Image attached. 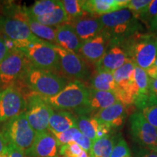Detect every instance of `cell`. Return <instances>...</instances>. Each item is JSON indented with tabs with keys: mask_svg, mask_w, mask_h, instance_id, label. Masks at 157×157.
I'll return each instance as SVG.
<instances>
[{
	"mask_svg": "<svg viewBox=\"0 0 157 157\" xmlns=\"http://www.w3.org/2000/svg\"><path fill=\"white\" fill-rule=\"evenodd\" d=\"M119 137H117V135L111 133L107 136L96 139L92 143L89 157H110Z\"/></svg>",
	"mask_w": 157,
	"mask_h": 157,
	"instance_id": "cell-24",
	"label": "cell"
},
{
	"mask_svg": "<svg viewBox=\"0 0 157 157\" xmlns=\"http://www.w3.org/2000/svg\"><path fill=\"white\" fill-rule=\"evenodd\" d=\"M127 107L118 101L111 106L98 111L93 117L99 122L109 125L113 129L120 128L126 119Z\"/></svg>",
	"mask_w": 157,
	"mask_h": 157,
	"instance_id": "cell-17",
	"label": "cell"
},
{
	"mask_svg": "<svg viewBox=\"0 0 157 157\" xmlns=\"http://www.w3.org/2000/svg\"><path fill=\"white\" fill-rule=\"evenodd\" d=\"M7 146H8V143L0 131V155L7 154Z\"/></svg>",
	"mask_w": 157,
	"mask_h": 157,
	"instance_id": "cell-40",
	"label": "cell"
},
{
	"mask_svg": "<svg viewBox=\"0 0 157 157\" xmlns=\"http://www.w3.org/2000/svg\"><path fill=\"white\" fill-rule=\"evenodd\" d=\"M61 2L65 12L67 15L68 22L71 23L76 20L82 18L85 16V14H87L82 8L83 1L64 0V1H61Z\"/></svg>",
	"mask_w": 157,
	"mask_h": 157,
	"instance_id": "cell-31",
	"label": "cell"
},
{
	"mask_svg": "<svg viewBox=\"0 0 157 157\" xmlns=\"http://www.w3.org/2000/svg\"><path fill=\"white\" fill-rule=\"evenodd\" d=\"M117 101L118 99L114 93L90 88V99L86 110V114H95L98 111L113 105Z\"/></svg>",
	"mask_w": 157,
	"mask_h": 157,
	"instance_id": "cell-21",
	"label": "cell"
},
{
	"mask_svg": "<svg viewBox=\"0 0 157 157\" xmlns=\"http://www.w3.org/2000/svg\"><path fill=\"white\" fill-rule=\"evenodd\" d=\"M68 84L67 78L62 75L39 69L29 63L17 84L42 97L51 98L58 95Z\"/></svg>",
	"mask_w": 157,
	"mask_h": 157,
	"instance_id": "cell-1",
	"label": "cell"
},
{
	"mask_svg": "<svg viewBox=\"0 0 157 157\" xmlns=\"http://www.w3.org/2000/svg\"><path fill=\"white\" fill-rule=\"evenodd\" d=\"M0 157H7V154H2L0 155Z\"/></svg>",
	"mask_w": 157,
	"mask_h": 157,
	"instance_id": "cell-44",
	"label": "cell"
},
{
	"mask_svg": "<svg viewBox=\"0 0 157 157\" xmlns=\"http://www.w3.org/2000/svg\"><path fill=\"white\" fill-rule=\"evenodd\" d=\"M60 5L61 1L57 0L36 1L34 5L27 8V13L31 18L35 21H38L48 17Z\"/></svg>",
	"mask_w": 157,
	"mask_h": 157,
	"instance_id": "cell-26",
	"label": "cell"
},
{
	"mask_svg": "<svg viewBox=\"0 0 157 157\" xmlns=\"http://www.w3.org/2000/svg\"><path fill=\"white\" fill-rule=\"evenodd\" d=\"M25 98L26 100L25 113L31 127L36 133L48 131L50 118L54 110L45 101L44 97L34 92H28Z\"/></svg>",
	"mask_w": 157,
	"mask_h": 157,
	"instance_id": "cell-7",
	"label": "cell"
},
{
	"mask_svg": "<svg viewBox=\"0 0 157 157\" xmlns=\"http://www.w3.org/2000/svg\"><path fill=\"white\" fill-rule=\"evenodd\" d=\"M111 44V39L103 31L90 40L84 42L78 54L90 63L96 64L103 58Z\"/></svg>",
	"mask_w": 157,
	"mask_h": 157,
	"instance_id": "cell-15",
	"label": "cell"
},
{
	"mask_svg": "<svg viewBox=\"0 0 157 157\" xmlns=\"http://www.w3.org/2000/svg\"><path fill=\"white\" fill-rule=\"evenodd\" d=\"M26 23L35 36L50 44L56 45L57 27L48 26V25L42 24L29 16Z\"/></svg>",
	"mask_w": 157,
	"mask_h": 157,
	"instance_id": "cell-27",
	"label": "cell"
},
{
	"mask_svg": "<svg viewBox=\"0 0 157 157\" xmlns=\"http://www.w3.org/2000/svg\"><path fill=\"white\" fill-rule=\"evenodd\" d=\"M77 117L68 111H54L49 121V129L52 133H60L76 127Z\"/></svg>",
	"mask_w": 157,
	"mask_h": 157,
	"instance_id": "cell-22",
	"label": "cell"
},
{
	"mask_svg": "<svg viewBox=\"0 0 157 157\" xmlns=\"http://www.w3.org/2000/svg\"><path fill=\"white\" fill-rule=\"evenodd\" d=\"M129 60L126 52L119 43H111L103 58L95 64L96 71L113 73Z\"/></svg>",
	"mask_w": 157,
	"mask_h": 157,
	"instance_id": "cell-16",
	"label": "cell"
},
{
	"mask_svg": "<svg viewBox=\"0 0 157 157\" xmlns=\"http://www.w3.org/2000/svg\"><path fill=\"white\" fill-rule=\"evenodd\" d=\"M54 47V44L38 39L18 50L25 55L34 67L60 75V58Z\"/></svg>",
	"mask_w": 157,
	"mask_h": 157,
	"instance_id": "cell-6",
	"label": "cell"
},
{
	"mask_svg": "<svg viewBox=\"0 0 157 157\" xmlns=\"http://www.w3.org/2000/svg\"><path fill=\"white\" fill-rule=\"evenodd\" d=\"M83 151L76 143L70 142L60 147L59 155L66 157H76L79 156Z\"/></svg>",
	"mask_w": 157,
	"mask_h": 157,
	"instance_id": "cell-33",
	"label": "cell"
},
{
	"mask_svg": "<svg viewBox=\"0 0 157 157\" xmlns=\"http://www.w3.org/2000/svg\"><path fill=\"white\" fill-rule=\"evenodd\" d=\"M151 2V0H129L126 8L132 12L137 18L142 13H144Z\"/></svg>",
	"mask_w": 157,
	"mask_h": 157,
	"instance_id": "cell-32",
	"label": "cell"
},
{
	"mask_svg": "<svg viewBox=\"0 0 157 157\" xmlns=\"http://www.w3.org/2000/svg\"><path fill=\"white\" fill-rule=\"evenodd\" d=\"M60 58V74L73 81H85L90 77V70L85 60L79 55L67 51L55 45Z\"/></svg>",
	"mask_w": 157,
	"mask_h": 157,
	"instance_id": "cell-10",
	"label": "cell"
},
{
	"mask_svg": "<svg viewBox=\"0 0 157 157\" xmlns=\"http://www.w3.org/2000/svg\"><path fill=\"white\" fill-rule=\"evenodd\" d=\"M82 44L83 42L78 38L70 23H65L57 27L56 46L78 54Z\"/></svg>",
	"mask_w": 157,
	"mask_h": 157,
	"instance_id": "cell-20",
	"label": "cell"
},
{
	"mask_svg": "<svg viewBox=\"0 0 157 157\" xmlns=\"http://www.w3.org/2000/svg\"><path fill=\"white\" fill-rule=\"evenodd\" d=\"M11 51L9 50L6 45L5 39L2 35H0V62L10 53Z\"/></svg>",
	"mask_w": 157,
	"mask_h": 157,
	"instance_id": "cell-38",
	"label": "cell"
},
{
	"mask_svg": "<svg viewBox=\"0 0 157 157\" xmlns=\"http://www.w3.org/2000/svg\"><path fill=\"white\" fill-rule=\"evenodd\" d=\"M29 63L20 50L10 52L0 62V90L15 87Z\"/></svg>",
	"mask_w": 157,
	"mask_h": 157,
	"instance_id": "cell-8",
	"label": "cell"
},
{
	"mask_svg": "<svg viewBox=\"0 0 157 157\" xmlns=\"http://www.w3.org/2000/svg\"><path fill=\"white\" fill-rule=\"evenodd\" d=\"M129 0H87L83 1L82 8L90 16L103 15L126 8Z\"/></svg>",
	"mask_w": 157,
	"mask_h": 157,
	"instance_id": "cell-18",
	"label": "cell"
},
{
	"mask_svg": "<svg viewBox=\"0 0 157 157\" xmlns=\"http://www.w3.org/2000/svg\"><path fill=\"white\" fill-rule=\"evenodd\" d=\"M77 117V124L76 127L78 130L90 139L92 142L95 141L96 137V129L98 125V121L93 116L82 114L76 116Z\"/></svg>",
	"mask_w": 157,
	"mask_h": 157,
	"instance_id": "cell-30",
	"label": "cell"
},
{
	"mask_svg": "<svg viewBox=\"0 0 157 157\" xmlns=\"http://www.w3.org/2000/svg\"><path fill=\"white\" fill-rule=\"evenodd\" d=\"M76 157H89V154H88L87 152H86L85 151H83L81 154L79 156H76Z\"/></svg>",
	"mask_w": 157,
	"mask_h": 157,
	"instance_id": "cell-43",
	"label": "cell"
},
{
	"mask_svg": "<svg viewBox=\"0 0 157 157\" xmlns=\"http://www.w3.org/2000/svg\"><path fill=\"white\" fill-rule=\"evenodd\" d=\"M135 157H157V152L147 148H141L135 152Z\"/></svg>",
	"mask_w": 157,
	"mask_h": 157,
	"instance_id": "cell-39",
	"label": "cell"
},
{
	"mask_svg": "<svg viewBox=\"0 0 157 157\" xmlns=\"http://www.w3.org/2000/svg\"><path fill=\"white\" fill-rule=\"evenodd\" d=\"M82 42H87L100 34L103 26L97 17H83L70 23Z\"/></svg>",
	"mask_w": 157,
	"mask_h": 157,
	"instance_id": "cell-19",
	"label": "cell"
},
{
	"mask_svg": "<svg viewBox=\"0 0 157 157\" xmlns=\"http://www.w3.org/2000/svg\"><path fill=\"white\" fill-rule=\"evenodd\" d=\"M150 92L153 93H157V78H150Z\"/></svg>",
	"mask_w": 157,
	"mask_h": 157,
	"instance_id": "cell-42",
	"label": "cell"
},
{
	"mask_svg": "<svg viewBox=\"0 0 157 157\" xmlns=\"http://www.w3.org/2000/svg\"><path fill=\"white\" fill-rule=\"evenodd\" d=\"M149 124L157 129V98L151 92L146 99L135 104Z\"/></svg>",
	"mask_w": 157,
	"mask_h": 157,
	"instance_id": "cell-28",
	"label": "cell"
},
{
	"mask_svg": "<svg viewBox=\"0 0 157 157\" xmlns=\"http://www.w3.org/2000/svg\"><path fill=\"white\" fill-rule=\"evenodd\" d=\"M135 66V65L129 60L126 63L113 72L117 87L116 96L118 101L126 106L134 104L137 96V87L134 80Z\"/></svg>",
	"mask_w": 157,
	"mask_h": 157,
	"instance_id": "cell-9",
	"label": "cell"
},
{
	"mask_svg": "<svg viewBox=\"0 0 157 157\" xmlns=\"http://www.w3.org/2000/svg\"><path fill=\"white\" fill-rule=\"evenodd\" d=\"M25 96L16 88L0 90V124L25 112Z\"/></svg>",
	"mask_w": 157,
	"mask_h": 157,
	"instance_id": "cell-13",
	"label": "cell"
},
{
	"mask_svg": "<svg viewBox=\"0 0 157 157\" xmlns=\"http://www.w3.org/2000/svg\"><path fill=\"white\" fill-rule=\"evenodd\" d=\"M103 31L111 39V43H120L135 33L140 32L139 20L129 10L124 8L99 17Z\"/></svg>",
	"mask_w": 157,
	"mask_h": 157,
	"instance_id": "cell-4",
	"label": "cell"
},
{
	"mask_svg": "<svg viewBox=\"0 0 157 157\" xmlns=\"http://www.w3.org/2000/svg\"><path fill=\"white\" fill-rule=\"evenodd\" d=\"M110 157H132L126 141L121 137L118 140Z\"/></svg>",
	"mask_w": 157,
	"mask_h": 157,
	"instance_id": "cell-34",
	"label": "cell"
},
{
	"mask_svg": "<svg viewBox=\"0 0 157 157\" xmlns=\"http://www.w3.org/2000/svg\"><path fill=\"white\" fill-rule=\"evenodd\" d=\"M149 32L157 35V15L154 17L148 24Z\"/></svg>",
	"mask_w": 157,
	"mask_h": 157,
	"instance_id": "cell-41",
	"label": "cell"
},
{
	"mask_svg": "<svg viewBox=\"0 0 157 157\" xmlns=\"http://www.w3.org/2000/svg\"><path fill=\"white\" fill-rule=\"evenodd\" d=\"M129 129L135 143L141 148L157 152V129L147 121L140 111L131 115Z\"/></svg>",
	"mask_w": 157,
	"mask_h": 157,
	"instance_id": "cell-11",
	"label": "cell"
},
{
	"mask_svg": "<svg viewBox=\"0 0 157 157\" xmlns=\"http://www.w3.org/2000/svg\"><path fill=\"white\" fill-rule=\"evenodd\" d=\"M7 157H27L25 153L13 145L8 144L7 148Z\"/></svg>",
	"mask_w": 157,
	"mask_h": 157,
	"instance_id": "cell-37",
	"label": "cell"
},
{
	"mask_svg": "<svg viewBox=\"0 0 157 157\" xmlns=\"http://www.w3.org/2000/svg\"><path fill=\"white\" fill-rule=\"evenodd\" d=\"M59 145L50 131L36 133L31 148L25 153L27 157H58Z\"/></svg>",
	"mask_w": 157,
	"mask_h": 157,
	"instance_id": "cell-14",
	"label": "cell"
},
{
	"mask_svg": "<svg viewBox=\"0 0 157 157\" xmlns=\"http://www.w3.org/2000/svg\"><path fill=\"white\" fill-rule=\"evenodd\" d=\"M44 98L53 110L74 111L77 116L86 114L90 99V88L82 82L72 81L68 82L58 95Z\"/></svg>",
	"mask_w": 157,
	"mask_h": 157,
	"instance_id": "cell-3",
	"label": "cell"
},
{
	"mask_svg": "<svg viewBox=\"0 0 157 157\" xmlns=\"http://www.w3.org/2000/svg\"><path fill=\"white\" fill-rule=\"evenodd\" d=\"M154 65H155V66H156V67L157 68V58H156V61H155V63H154Z\"/></svg>",
	"mask_w": 157,
	"mask_h": 157,
	"instance_id": "cell-45",
	"label": "cell"
},
{
	"mask_svg": "<svg viewBox=\"0 0 157 157\" xmlns=\"http://www.w3.org/2000/svg\"><path fill=\"white\" fill-rule=\"evenodd\" d=\"M56 137L59 146H62L63 145L68 144L70 142H75L78 146L85 151L86 152L89 153L92 146V142L88 137L82 134L78 130L77 127H74L65 131L60 133H52Z\"/></svg>",
	"mask_w": 157,
	"mask_h": 157,
	"instance_id": "cell-23",
	"label": "cell"
},
{
	"mask_svg": "<svg viewBox=\"0 0 157 157\" xmlns=\"http://www.w3.org/2000/svg\"><path fill=\"white\" fill-rule=\"evenodd\" d=\"M128 58L144 70L154 64L157 58V35L152 33L137 32L119 43Z\"/></svg>",
	"mask_w": 157,
	"mask_h": 157,
	"instance_id": "cell-2",
	"label": "cell"
},
{
	"mask_svg": "<svg viewBox=\"0 0 157 157\" xmlns=\"http://www.w3.org/2000/svg\"><path fill=\"white\" fill-rule=\"evenodd\" d=\"M157 15V0H152L151 2L147 9L142 13L140 16L137 17V19L140 21L142 20L143 21L150 23L151 21Z\"/></svg>",
	"mask_w": 157,
	"mask_h": 157,
	"instance_id": "cell-35",
	"label": "cell"
},
{
	"mask_svg": "<svg viewBox=\"0 0 157 157\" xmlns=\"http://www.w3.org/2000/svg\"><path fill=\"white\" fill-rule=\"evenodd\" d=\"M0 34L13 41L17 50L39 39L33 34L26 23L3 15H0Z\"/></svg>",
	"mask_w": 157,
	"mask_h": 157,
	"instance_id": "cell-12",
	"label": "cell"
},
{
	"mask_svg": "<svg viewBox=\"0 0 157 157\" xmlns=\"http://www.w3.org/2000/svg\"><path fill=\"white\" fill-rule=\"evenodd\" d=\"M112 131L113 129L109 126V125L98 121V125L97 129H96V137H97V139H98L107 136V135L111 134Z\"/></svg>",
	"mask_w": 157,
	"mask_h": 157,
	"instance_id": "cell-36",
	"label": "cell"
},
{
	"mask_svg": "<svg viewBox=\"0 0 157 157\" xmlns=\"http://www.w3.org/2000/svg\"><path fill=\"white\" fill-rule=\"evenodd\" d=\"M134 80L137 91V96L134 103V104H136L146 98L150 94V78L146 70L135 66Z\"/></svg>",
	"mask_w": 157,
	"mask_h": 157,
	"instance_id": "cell-29",
	"label": "cell"
},
{
	"mask_svg": "<svg viewBox=\"0 0 157 157\" xmlns=\"http://www.w3.org/2000/svg\"><path fill=\"white\" fill-rule=\"evenodd\" d=\"M90 88L99 91L111 92L116 95L117 92L113 73L105 71H96L90 79Z\"/></svg>",
	"mask_w": 157,
	"mask_h": 157,
	"instance_id": "cell-25",
	"label": "cell"
},
{
	"mask_svg": "<svg viewBox=\"0 0 157 157\" xmlns=\"http://www.w3.org/2000/svg\"><path fill=\"white\" fill-rule=\"evenodd\" d=\"M1 132L8 144L17 147L25 154L32 146L36 135L25 112L3 123Z\"/></svg>",
	"mask_w": 157,
	"mask_h": 157,
	"instance_id": "cell-5",
	"label": "cell"
},
{
	"mask_svg": "<svg viewBox=\"0 0 157 157\" xmlns=\"http://www.w3.org/2000/svg\"><path fill=\"white\" fill-rule=\"evenodd\" d=\"M154 94H155V95L156 96V98H157V93H154Z\"/></svg>",
	"mask_w": 157,
	"mask_h": 157,
	"instance_id": "cell-46",
	"label": "cell"
}]
</instances>
